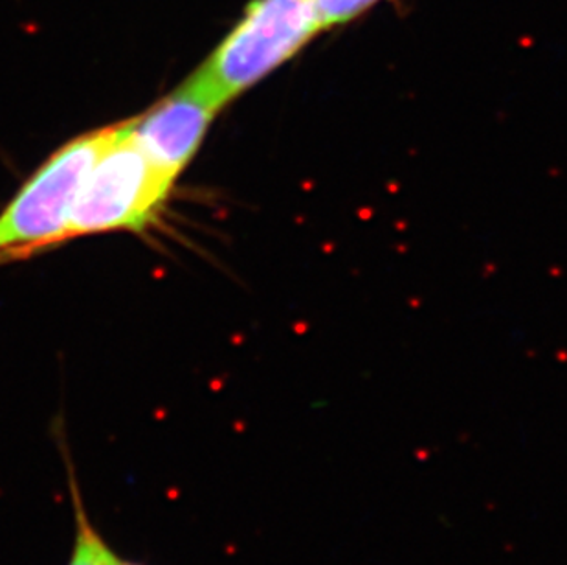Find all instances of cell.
I'll return each mask as SVG.
<instances>
[{
    "label": "cell",
    "instance_id": "1",
    "mask_svg": "<svg viewBox=\"0 0 567 565\" xmlns=\"http://www.w3.org/2000/svg\"><path fill=\"white\" fill-rule=\"evenodd\" d=\"M320 32L315 0H250L241 19L188 78L225 109L300 54Z\"/></svg>",
    "mask_w": 567,
    "mask_h": 565
},
{
    "label": "cell",
    "instance_id": "2",
    "mask_svg": "<svg viewBox=\"0 0 567 565\" xmlns=\"http://www.w3.org/2000/svg\"><path fill=\"white\" fill-rule=\"evenodd\" d=\"M173 186L145 158L131 133V120L113 125L78 192L66 240L114 229L142 232L158 217Z\"/></svg>",
    "mask_w": 567,
    "mask_h": 565
},
{
    "label": "cell",
    "instance_id": "3",
    "mask_svg": "<svg viewBox=\"0 0 567 565\" xmlns=\"http://www.w3.org/2000/svg\"><path fill=\"white\" fill-rule=\"evenodd\" d=\"M111 133L113 125L70 140L24 182L0 214V263L66 240L78 192Z\"/></svg>",
    "mask_w": 567,
    "mask_h": 565
},
{
    "label": "cell",
    "instance_id": "4",
    "mask_svg": "<svg viewBox=\"0 0 567 565\" xmlns=\"http://www.w3.org/2000/svg\"><path fill=\"white\" fill-rule=\"evenodd\" d=\"M220 111L223 107L208 92L186 78L147 113L131 117V133L145 158L175 184L197 155Z\"/></svg>",
    "mask_w": 567,
    "mask_h": 565
},
{
    "label": "cell",
    "instance_id": "5",
    "mask_svg": "<svg viewBox=\"0 0 567 565\" xmlns=\"http://www.w3.org/2000/svg\"><path fill=\"white\" fill-rule=\"evenodd\" d=\"M64 461L69 469L70 492H72L75 516L74 549H72L69 565H111L116 553L105 544L102 534L97 533L96 527L92 525L91 517L86 514L85 503H83L80 489H78L80 485L75 480L69 453H64Z\"/></svg>",
    "mask_w": 567,
    "mask_h": 565
},
{
    "label": "cell",
    "instance_id": "6",
    "mask_svg": "<svg viewBox=\"0 0 567 565\" xmlns=\"http://www.w3.org/2000/svg\"><path fill=\"white\" fill-rule=\"evenodd\" d=\"M377 2L380 0H315V6L321 28L326 32L329 28L342 27L346 22L354 21Z\"/></svg>",
    "mask_w": 567,
    "mask_h": 565
},
{
    "label": "cell",
    "instance_id": "7",
    "mask_svg": "<svg viewBox=\"0 0 567 565\" xmlns=\"http://www.w3.org/2000/svg\"><path fill=\"white\" fill-rule=\"evenodd\" d=\"M111 565H140L136 562L122 561L120 556L114 555L113 561H111Z\"/></svg>",
    "mask_w": 567,
    "mask_h": 565
}]
</instances>
